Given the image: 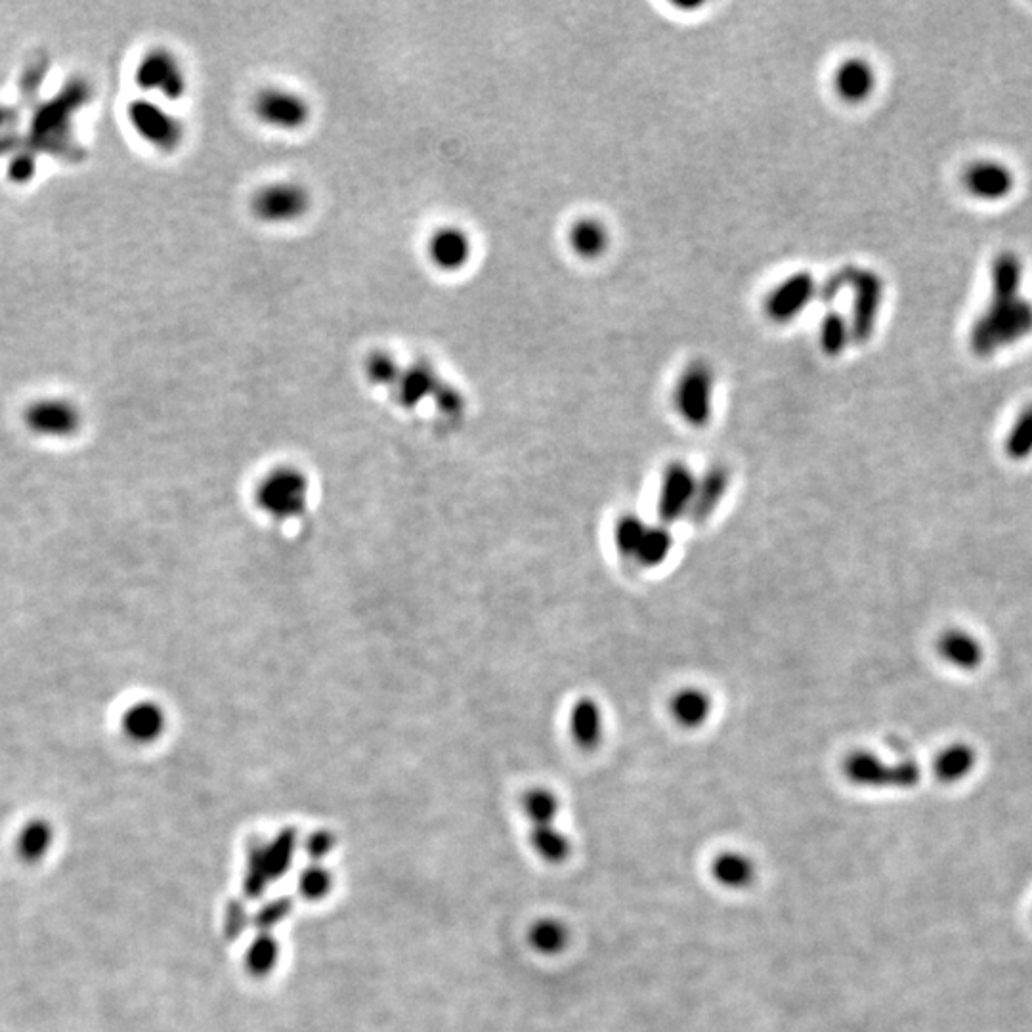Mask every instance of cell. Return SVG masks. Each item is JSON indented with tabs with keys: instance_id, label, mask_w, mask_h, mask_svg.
I'll list each match as a JSON object with an SVG mask.
<instances>
[{
	"instance_id": "f546056e",
	"label": "cell",
	"mask_w": 1032,
	"mask_h": 1032,
	"mask_svg": "<svg viewBox=\"0 0 1032 1032\" xmlns=\"http://www.w3.org/2000/svg\"><path fill=\"white\" fill-rule=\"evenodd\" d=\"M532 847L541 859L551 864H560L570 857V839L560 834L555 826L532 828Z\"/></svg>"
},
{
	"instance_id": "9c48e42d",
	"label": "cell",
	"mask_w": 1032,
	"mask_h": 1032,
	"mask_svg": "<svg viewBox=\"0 0 1032 1032\" xmlns=\"http://www.w3.org/2000/svg\"><path fill=\"white\" fill-rule=\"evenodd\" d=\"M853 293L851 308V341L855 344H866L876 331L878 316L882 310L885 285L882 276L874 270L853 266L849 287Z\"/></svg>"
},
{
	"instance_id": "1f68e13d",
	"label": "cell",
	"mask_w": 1032,
	"mask_h": 1032,
	"mask_svg": "<svg viewBox=\"0 0 1032 1032\" xmlns=\"http://www.w3.org/2000/svg\"><path fill=\"white\" fill-rule=\"evenodd\" d=\"M530 945L541 954H559L568 945V929L559 920H539L530 929Z\"/></svg>"
},
{
	"instance_id": "83f0119b",
	"label": "cell",
	"mask_w": 1032,
	"mask_h": 1032,
	"mask_svg": "<svg viewBox=\"0 0 1032 1032\" xmlns=\"http://www.w3.org/2000/svg\"><path fill=\"white\" fill-rule=\"evenodd\" d=\"M1004 453L1010 461L1021 463L1032 455V404L1021 409L1004 438Z\"/></svg>"
},
{
	"instance_id": "30bf717a",
	"label": "cell",
	"mask_w": 1032,
	"mask_h": 1032,
	"mask_svg": "<svg viewBox=\"0 0 1032 1032\" xmlns=\"http://www.w3.org/2000/svg\"><path fill=\"white\" fill-rule=\"evenodd\" d=\"M258 507L276 518L299 515L308 501V484L295 469H276L258 484Z\"/></svg>"
},
{
	"instance_id": "52a82bcc",
	"label": "cell",
	"mask_w": 1032,
	"mask_h": 1032,
	"mask_svg": "<svg viewBox=\"0 0 1032 1032\" xmlns=\"http://www.w3.org/2000/svg\"><path fill=\"white\" fill-rule=\"evenodd\" d=\"M251 108L258 123L281 132H295L306 127L312 115L310 102L299 92L283 86H266L258 90Z\"/></svg>"
},
{
	"instance_id": "3957f363",
	"label": "cell",
	"mask_w": 1032,
	"mask_h": 1032,
	"mask_svg": "<svg viewBox=\"0 0 1032 1032\" xmlns=\"http://www.w3.org/2000/svg\"><path fill=\"white\" fill-rule=\"evenodd\" d=\"M841 771L845 778L862 788H914L920 784L922 769L916 761L903 759V761H883L880 755L872 752L857 750L851 752L841 765Z\"/></svg>"
},
{
	"instance_id": "8992f818",
	"label": "cell",
	"mask_w": 1032,
	"mask_h": 1032,
	"mask_svg": "<svg viewBox=\"0 0 1032 1032\" xmlns=\"http://www.w3.org/2000/svg\"><path fill=\"white\" fill-rule=\"evenodd\" d=\"M129 121L134 132L155 150L174 151L182 146L186 136L182 119L151 98L130 102Z\"/></svg>"
},
{
	"instance_id": "e0dca14e",
	"label": "cell",
	"mask_w": 1032,
	"mask_h": 1032,
	"mask_svg": "<svg viewBox=\"0 0 1032 1032\" xmlns=\"http://www.w3.org/2000/svg\"><path fill=\"white\" fill-rule=\"evenodd\" d=\"M121 727L132 742L151 744L167 729V713L153 700H140L125 710Z\"/></svg>"
},
{
	"instance_id": "4316f807",
	"label": "cell",
	"mask_w": 1032,
	"mask_h": 1032,
	"mask_svg": "<svg viewBox=\"0 0 1032 1032\" xmlns=\"http://www.w3.org/2000/svg\"><path fill=\"white\" fill-rule=\"evenodd\" d=\"M820 348L826 356H841L851 341V325L849 320L836 310L824 314L818 333Z\"/></svg>"
},
{
	"instance_id": "484cf974",
	"label": "cell",
	"mask_w": 1032,
	"mask_h": 1032,
	"mask_svg": "<svg viewBox=\"0 0 1032 1032\" xmlns=\"http://www.w3.org/2000/svg\"><path fill=\"white\" fill-rule=\"evenodd\" d=\"M673 545H675V539L669 532V526L662 522L648 524L645 538L641 541L633 560L637 564H641V568H658L669 559Z\"/></svg>"
},
{
	"instance_id": "f1b7e54d",
	"label": "cell",
	"mask_w": 1032,
	"mask_h": 1032,
	"mask_svg": "<svg viewBox=\"0 0 1032 1032\" xmlns=\"http://www.w3.org/2000/svg\"><path fill=\"white\" fill-rule=\"evenodd\" d=\"M524 813L530 818L532 828L555 826V818L559 815V797L547 788H532L522 799Z\"/></svg>"
},
{
	"instance_id": "8fae6325",
	"label": "cell",
	"mask_w": 1032,
	"mask_h": 1032,
	"mask_svg": "<svg viewBox=\"0 0 1032 1032\" xmlns=\"http://www.w3.org/2000/svg\"><path fill=\"white\" fill-rule=\"evenodd\" d=\"M696 486L698 476L685 461H673L667 465L660 478L656 499V511L662 524L669 526L690 513Z\"/></svg>"
},
{
	"instance_id": "5bb4252c",
	"label": "cell",
	"mask_w": 1032,
	"mask_h": 1032,
	"mask_svg": "<svg viewBox=\"0 0 1032 1032\" xmlns=\"http://www.w3.org/2000/svg\"><path fill=\"white\" fill-rule=\"evenodd\" d=\"M474 245L471 236L459 226H442L432 232L427 243L430 264L440 272H461L473 258Z\"/></svg>"
},
{
	"instance_id": "d6986e66",
	"label": "cell",
	"mask_w": 1032,
	"mask_h": 1032,
	"mask_svg": "<svg viewBox=\"0 0 1032 1032\" xmlns=\"http://www.w3.org/2000/svg\"><path fill=\"white\" fill-rule=\"evenodd\" d=\"M667 710L679 727L687 731H696L708 723L713 711V698L706 688H679L669 698Z\"/></svg>"
},
{
	"instance_id": "ba28073f",
	"label": "cell",
	"mask_w": 1032,
	"mask_h": 1032,
	"mask_svg": "<svg viewBox=\"0 0 1032 1032\" xmlns=\"http://www.w3.org/2000/svg\"><path fill=\"white\" fill-rule=\"evenodd\" d=\"M136 83L146 94L174 102L186 94L188 75L174 52L153 48L136 65Z\"/></svg>"
},
{
	"instance_id": "ffe728a7",
	"label": "cell",
	"mask_w": 1032,
	"mask_h": 1032,
	"mask_svg": "<svg viewBox=\"0 0 1032 1032\" xmlns=\"http://www.w3.org/2000/svg\"><path fill=\"white\" fill-rule=\"evenodd\" d=\"M570 734L583 752H595L604 738V711L599 700L580 698L570 710Z\"/></svg>"
},
{
	"instance_id": "836d02e7",
	"label": "cell",
	"mask_w": 1032,
	"mask_h": 1032,
	"mask_svg": "<svg viewBox=\"0 0 1032 1032\" xmlns=\"http://www.w3.org/2000/svg\"><path fill=\"white\" fill-rule=\"evenodd\" d=\"M301 889L308 897H322L329 889V874L325 870H308L302 876Z\"/></svg>"
},
{
	"instance_id": "7a4b0ae2",
	"label": "cell",
	"mask_w": 1032,
	"mask_h": 1032,
	"mask_svg": "<svg viewBox=\"0 0 1032 1032\" xmlns=\"http://www.w3.org/2000/svg\"><path fill=\"white\" fill-rule=\"evenodd\" d=\"M394 400L404 408H417L423 400H436L438 408L448 413H459L463 408L461 394L440 379L438 371L430 366L429 362H413V364H400L388 381L387 387Z\"/></svg>"
},
{
	"instance_id": "603a6c76",
	"label": "cell",
	"mask_w": 1032,
	"mask_h": 1032,
	"mask_svg": "<svg viewBox=\"0 0 1032 1032\" xmlns=\"http://www.w3.org/2000/svg\"><path fill=\"white\" fill-rule=\"evenodd\" d=\"M713 880L727 889H746L752 885L757 868L748 855L738 851H723L711 860Z\"/></svg>"
},
{
	"instance_id": "6da1fadb",
	"label": "cell",
	"mask_w": 1032,
	"mask_h": 1032,
	"mask_svg": "<svg viewBox=\"0 0 1032 1032\" xmlns=\"http://www.w3.org/2000/svg\"><path fill=\"white\" fill-rule=\"evenodd\" d=\"M990 283L989 304L969 331V346L979 358L994 356L1032 333V301L1021 291V258L1011 251L1000 253L992 260Z\"/></svg>"
},
{
	"instance_id": "4fadbf2b",
	"label": "cell",
	"mask_w": 1032,
	"mask_h": 1032,
	"mask_svg": "<svg viewBox=\"0 0 1032 1032\" xmlns=\"http://www.w3.org/2000/svg\"><path fill=\"white\" fill-rule=\"evenodd\" d=\"M817 291L818 283L813 274L797 272L774 287L765 302V310L773 322H792L817 299Z\"/></svg>"
},
{
	"instance_id": "ac0fdd59",
	"label": "cell",
	"mask_w": 1032,
	"mask_h": 1032,
	"mask_svg": "<svg viewBox=\"0 0 1032 1032\" xmlns=\"http://www.w3.org/2000/svg\"><path fill=\"white\" fill-rule=\"evenodd\" d=\"M836 94L847 104H860L874 94L876 71L864 58H847L834 73Z\"/></svg>"
},
{
	"instance_id": "277c9868",
	"label": "cell",
	"mask_w": 1032,
	"mask_h": 1032,
	"mask_svg": "<svg viewBox=\"0 0 1032 1032\" xmlns=\"http://www.w3.org/2000/svg\"><path fill=\"white\" fill-rule=\"evenodd\" d=\"M312 209L310 190L295 180H278L258 188L251 199V211L260 222L287 226L302 220Z\"/></svg>"
},
{
	"instance_id": "5b68a950",
	"label": "cell",
	"mask_w": 1032,
	"mask_h": 1032,
	"mask_svg": "<svg viewBox=\"0 0 1032 1032\" xmlns=\"http://www.w3.org/2000/svg\"><path fill=\"white\" fill-rule=\"evenodd\" d=\"M713 394H715V371L713 367L696 360L685 367L673 392V402L679 417L694 429H702L713 415Z\"/></svg>"
},
{
	"instance_id": "7402d4cb",
	"label": "cell",
	"mask_w": 1032,
	"mask_h": 1032,
	"mask_svg": "<svg viewBox=\"0 0 1032 1032\" xmlns=\"http://www.w3.org/2000/svg\"><path fill=\"white\" fill-rule=\"evenodd\" d=\"M977 752L966 742L948 744L933 761V774L941 784H958L977 767Z\"/></svg>"
},
{
	"instance_id": "cb8c5ba5",
	"label": "cell",
	"mask_w": 1032,
	"mask_h": 1032,
	"mask_svg": "<svg viewBox=\"0 0 1032 1032\" xmlns=\"http://www.w3.org/2000/svg\"><path fill=\"white\" fill-rule=\"evenodd\" d=\"M568 241H570L572 251L578 257L593 260V258L602 257L604 251L608 249L610 234L599 218L587 216V218H580L572 224Z\"/></svg>"
},
{
	"instance_id": "2e32d148",
	"label": "cell",
	"mask_w": 1032,
	"mask_h": 1032,
	"mask_svg": "<svg viewBox=\"0 0 1032 1032\" xmlns=\"http://www.w3.org/2000/svg\"><path fill=\"white\" fill-rule=\"evenodd\" d=\"M939 658L958 671L971 673L985 662V645L968 629L948 627L937 637Z\"/></svg>"
},
{
	"instance_id": "4dcf8cb0",
	"label": "cell",
	"mask_w": 1032,
	"mask_h": 1032,
	"mask_svg": "<svg viewBox=\"0 0 1032 1032\" xmlns=\"http://www.w3.org/2000/svg\"><path fill=\"white\" fill-rule=\"evenodd\" d=\"M646 528L648 524L635 513H627L618 518L614 526V545L622 557L633 560L641 541L645 538Z\"/></svg>"
},
{
	"instance_id": "d4e9b609",
	"label": "cell",
	"mask_w": 1032,
	"mask_h": 1032,
	"mask_svg": "<svg viewBox=\"0 0 1032 1032\" xmlns=\"http://www.w3.org/2000/svg\"><path fill=\"white\" fill-rule=\"evenodd\" d=\"M54 843V828L44 818L29 820L18 836V855L29 864H37L50 853Z\"/></svg>"
},
{
	"instance_id": "d6a6232c",
	"label": "cell",
	"mask_w": 1032,
	"mask_h": 1032,
	"mask_svg": "<svg viewBox=\"0 0 1032 1032\" xmlns=\"http://www.w3.org/2000/svg\"><path fill=\"white\" fill-rule=\"evenodd\" d=\"M851 272H853V266H843V268H839L838 272H834L828 280L822 281L818 285V301L822 302V304H832V302L836 301L839 293L849 287Z\"/></svg>"
},
{
	"instance_id": "44dd1931",
	"label": "cell",
	"mask_w": 1032,
	"mask_h": 1032,
	"mask_svg": "<svg viewBox=\"0 0 1032 1032\" xmlns=\"http://www.w3.org/2000/svg\"><path fill=\"white\" fill-rule=\"evenodd\" d=\"M731 484V474L723 465H713L702 476H698L696 495L690 507V513L694 520H704L713 515V511L721 505L723 497L727 495Z\"/></svg>"
},
{
	"instance_id": "9a60e30c",
	"label": "cell",
	"mask_w": 1032,
	"mask_h": 1032,
	"mask_svg": "<svg viewBox=\"0 0 1032 1032\" xmlns=\"http://www.w3.org/2000/svg\"><path fill=\"white\" fill-rule=\"evenodd\" d=\"M964 188L983 201H1000L1013 192L1015 176L1008 165L992 159L971 163L964 171Z\"/></svg>"
},
{
	"instance_id": "7c38bea8",
	"label": "cell",
	"mask_w": 1032,
	"mask_h": 1032,
	"mask_svg": "<svg viewBox=\"0 0 1032 1032\" xmlns=\"http://www.w3.org/2000/svg\"><path fill=\"white\" fill-rule=\"evenodd\" d=\"M25 427L44 438H67L81 427V411L65 398H41L23 411Z\"/></svg>"
},
{
	"instance_id": "e575fe53",
	"label": "cell",
	"mask_w": 1032,
	"mask_h": 1032,
	"mask_svg": "<svg viewBox=\"0 0 1032 1032\" xmlns=\"http://www.w3.org/2000/svg\"><path fill=\"white\" fill-rule=\"evenodd\" d=\"M276 952H278V948L274 946V943L260 941L251 950V966L257 969V971H266V969L272 966V962L276 958Z\"/></svg>"
}]
</instances>
